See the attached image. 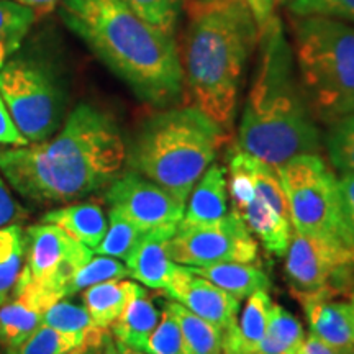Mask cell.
Segmentation results:
<instances>
[{
  "label": "cell",
  "instance_id": "26",
  "mask_svg": "<svg viewBox=\"0 0 354 354\" xmlns=\"http://www.w3.org/2000/svg\"><path fill=\"white\" fill-rule=\"evenodd\" d=\"M37 13L13 0H0V69L20 50Z\"/></svg>",
  "mask_w": 354,
  "mask_h": 354
},
{
  "label": "cell",
  "instance_id": "45",
  "mask_svg": "<svg viewBox=\"0 0 354 354\" xmlns=\"http://www.w3.org/2000/svg\"><path fill=\"white\" fill-rule=\"evenodd\" d=\"M349 304H351V308H353V328H354V292L349 295Z\"/></svg>",
  "mask_w": 354,
  "mask_h": 354
},
{
  "label": "cell",
  "instance_id": "47",
  "mask_svg": "<svg viewBox=\"0 0 354 354\" xmlns=\"http://www.w3.org/2000/svg\"><path fill=\"white\" fill-rule=\"evenodd\" d=\"M220 354H230V353H227V351H221Z\"/></svg>",
  "mask_w": 354,
  "mask_h": 354
},
{
  "label": "cell",
  "instance_id": "44",
  "mask_svg": "<svg viewBox=\"0 0 354 354\" xmlns=\"http://www.w3.org/2000/svg\"><path fill=\"white\" fill-rule=\"evenodd\" d=\"M115 346H117V353L118 354H148L145 351H140V349H133L130 346H125V344L115 342Z\"/></svg>",
  "mask_w": 354,
  "mask_h": 354
},
{
  "label": "cell",
  "instance_id": "42",
  "mask_svg": "<svg viewBox=\"0 0 354 354\" xmlns=\"http://www.w3.org/2000/svg\"><path fill=\"white\" fill-rule=\"evenodd\" d=\"M13 2H19L21 6L26 7H32L33 10H43L48 12L51 8H55L61 0H13Z\"/></svg>",
  "mask_w": 354,
  "mask_h": 354
},
{
  "label": "cell",
  "instance_id": "37",
  "mask_svg": "<svg viewBox=\"0 0 354 354\" xmlns=\"http://www.w3.org/2000/svg\"><path fill=\"white\" fill-rule=\"evenodd\" d=\"M25 216V209L15 201L6 180L0 176V228L19 223Z\"/></svg>",
  "mask_w": 354,
  "mask_h": 354
},
{
  "label": "cell",
  "instance_id": "2",
  "mask_svg": "<svg viewBox=\"0 0 354 354\" xmlns=\"http://www.w3.org/2000/svg\"><path fill=\"white\" fill-rule=\"evenodd\" d=\"M61 20L146 104L166 107L183 95L179 48L123 0H61Z\"/></svg>",
  "mask_w": 354,
  "mask_h": 354
},
{
  "label": "cell",
  "instance_id": "19",
  "mask_svg": "<svg viewBox=\"0 0 354 354\" xmlns=\"http://www.w3.org/2000/svg\"><path fill=\"white\" fill-rule=\"evenodd\" d=\"M41 223L55 225L92 251L99 246L109 227L107 215L95 202L73 203L50 210L43 215Z\"/></svg>",
  "mask_w": 354,
  "mask_h": 354
},
{
  "label": "cell",
  "instance_id": "16",
  "mask_svg": "<svg viewBox=\"0 0 354 354\" xmlns=\"http://www.w3.org/2000/svg\"><path fill=\"white\" fill-rule=\"evenodd\" d=\"M59 299L37 287L13 289L0 305V346L6 351L19 348L43 323V315Z\"/></svg>",
  "mask_w": 354,
  "mask_h": 354
},
{
  "label": "cell",
  "instance_id": "41",
  "mask_svg": "<svg viewBox=\"0 0 354 354\" xmlns=\"http://www.w3.org/2000/svg\"><path fill=\"white\" fill-rule=\"evenodd\" d=\"M107 336V335H105ZM105 336L100 339H91V342H86L79 346L69 349L64 354H102V349H104V342Z\"/></svg>",
  "mask_w": 354,
  "mask_h": 354
},
{
  "label": "cell",
  "instance_id": "15",
  "mask_svg": "<svg viewBox=\"0 0 354 354\" xmlns=\"http://www.w3.org/2000/svg\"><path fill=\"white\" fill-rule=\"evenodd\" d=\"M312 335L342 354H354L353 308L328 290L299 295Z\"/></svg>",
  "mask_w": 354,
  "mask_h": 354
},
{
  "label": "cell",
  "instance_id": "27",
  "mask_svg": "<svg viewBox=\"0 0 354 354\" xmlns=\"http://www.w3.org/2000/svg\"><path fill=\"white\" fill-rule=\"evenodd\" d=\"M25 256V232L19 223L0 228V305L7 302L19 281Z\"/></svg>",
  "mask_w": 354,
  "mask_h": 354
},
{
  "label": "cell",
  "instance_id": "46",
  "mask_svg": "<svg viewBox=\"0 0 354 354\" xmlns=\"http://www.w3.org/2000/svg\"><path fill=\"white\" fill-rule=\"evenodd\" d=\"M279 2H292V0H279Z\"/></svg>",
  "mask_w": 354,
  "mask_h": 354
},
{
  "label": "cell",
  "instance_id": "36",
  "mask_svg": "<svg viewBox=\"0 0 354 354\" xmlns=\"http://www.w3.org/2000/svg\"><path fill=\"white\" fill-rule=\"evenodd\" d=\"M339 198H342V212L344 227H346L349 241L354 248V172L342 174L338 179Z\"/></svg>",
  "mask_w": 354,
  "mask_h": 354
},
{
  "label": "cell",
  "instance_id": "28",
  "mask_svg": "<svg viewBox=\"0 0 354 354\" xmlns=\"http://www.w3.org/2000/svg\"><path fill=\"white\" fill-rule=\"evenodd\" d=\"M43 325L51 326L64 335H73L77 338L88 342V339H99L107 335V330L99 328L86 307H79L68 302V300H59L44 312Z\"/></svg>",
  "mask_w": 354,
  "mask_h": 354
},
{
  "label": "cell",
  "instance_id": "39",
  "mask_svg": "<svg viewBox=\"0 0 354 354\" xmlns=\"http://www.w3.org/2000/svg\"><path fill=\"white\" fill-rule=\"evenodd\" d=\"M0 145L3 146H26L30 145L13 123L6 102L0 95Z\"/></svg>",
  "mask_w": 354,
  "mask_h": 354
},
{
  "label": "cell",
  "instance_id": "3",
  "mask_svg": "<svg viewBox=\"0 0 354 354\" xmlns=\"http://www.w3.org/2000/svg\"><path fill=\"white\" fill-rule=\"evenodd\" d=\"M259 59L241 115L238 148L272 166L317 153L322 135L305 99L281 20L259 35Z\"/></svg>",
  "mask_w": 354,
  "mask_h": 354
},
{
  "label": "cell",
  "instance_id": "4",
  "mask_svg": "<svg viewBox=\"0 0 354 354\" xmlns=\"http://www.w3.org/2000/svg\"><path fill=\"white\" fill-rule=\"evenodd\" d=\"M259 41L240 0H192L180 64L194 107L223 128L233 127L248 57Z\"/></svg>",
  "mask_w": 354,
  "mask_h": 354
},
{
  "label": "cell",
  "instance_id": "38",
  "mask_svg": "<svg viewBox=\"0 0 354 354\" xmlns=\"http://www.w3.org/2000/svg\"><path fill=\"white\" fill-rule=\"evenodd\" d=\"M253 17L259 35L266 32L269 25L276 19V2L277 0H240Z\"/></svg>",
  "mask_w": 354,
  "mask_h": 354
},
{
  "label": "cell",
  "instance_id": "8",
  "mask_svg": "<svg viewBox=\"0 0 354 354\" xmlns=\"http://www.w3.org/2000/svg\"><path fill=\"white\" fill-rule=\"evenodd\" d=\"M0 95L28 143L55 135L64 112V94L53 69L38 57H10L0 69Z\"/></svg>",
  "mask_w": 354,
  "mask_h": 354
},
{
  "label": "cell",
  "instance_id": "32",
  "mask_svg": "<svg viewBox=\"0 0 354 354\" xmlns=\"http://www.w3.org/2000/svg\"><path fill=\"white\" fill-rule=\"evenodd\" d=\"M82 343L86 342L77 336L64 335L41 323V326L25 343H21L19 348L12 349V351H7V354H64Z\"/></svg>",
  "mask_w": 354,
  "mask_h": 354
},
{
  "label": "cell",
  "instance_id": "11",
  "mask_svg": "<svg viewBox=\"0 0 354 354\" xmlns=\"http://www.w3.org/2000/svg\"><path fill=\"white\" fill-rule=\"evenodd\" d=\"M167 251L176 264L189 268L218 263L253 264L259 258L258 241L233 214L210 225H179L167 241Z\"/></svg>",
  "mask_w": 354,
  "mask_h": 354
},
{
  "label": "cell",
  "instance_id": "25",
  "mask_svg": "<svg viewBox=\"0 0 354 354\" xmlns=\"http://www.w3.org/2000/svg\"><path fill=\"white\" fill-rule=\"evenodd\" d=\"M305 339L302 323L282 305L272 304L268 330L254 354H295Z\"/></svg>",
  "mask_w": 354,
  "mask_h": 354
},
{
  "label": "cell",
  "instance_id": "14",
  "mask_svg": "<svg viewBox=\"0 0 354 354\" xmlns=\"http://www.w3.org/2000/svg\"><path fill=\"white\" fill-rule=\"evenodd\" d=\"M165 290L177 304L184 305L203 320L214 323L223 333L236 326L240 300L194 274L187 266L177 264Z\"/></svg>",
  "mask_w": 354,
  "mask_h": 354
},
{
  "label": "cell",
  "instance_id": "30",
  "mask_svg": "<svg viewBox=\"0 0 354 354\" xmlns=\"http://www.w3.org/2000/svg\"><path fill=\"white\" fill-rule=\"evenodd\" d=\"M325 146L331 166L336 171L342 174L354 172V113L328 123Z\"/></svg>",
  "mask_w": 354,
  "mask_h": 354
},
{
  "label": "cell",
  "instance_id": "7",
  "mask_svg": "<svg viewBox=\"0 0 354 354\" xmlns=\"http://www.w3.org/2000/svg\"><path fill=\"white\" fill-rule=\"evenodd\" d=\"M276 167L294 232L342 241L353 248L344 227L338 177L325 159L318 153L297 154Z\"/></svg>",
  "mask_w": 354,
  "mask_h": 354
},
{
  "label": "cell",
  "instance_id": "20",
  "mask_svg": "<svg viewBox=\"0 0 354 354\" xmlns=\"http://www.w3.org/2000/svg\"><path fill=\"white\" fill-rule=\"evenodd\" d=\"M240 320L233 330L223 333V351L230 354H254L268 330L272 300L268 290H258L246 297Z\"/></svg>",
  "mask_w": 354,
  "mask_h": 354
},
{
  "label": "cell",
  "instance_id": "13",
  "mask_svg": "<svg viewBox=\"0 0 354 354\" xmlns=\"http://www.w3.org/2000/svg\"><path fill=\"white\" fill-rule=\"evenodd\" d=\"M228 172L232 214L245 223L268 253L286 256L294 232L289 216L282 215L277 207L254 187L251 177L233 156L230 158Z\"/></svg>",
  "mask_w": 354,
  "mask_h": 354
},
{
  "label": "cell",
  "instance_id": "12",
  "mask_svg": "<svg viewBox=\"0 0 354 354\" xmlns=\"http://www.w3.org/2000/svg\"><path fill=\"white\" fill-rule=\"evenodd\" d=\"M105 198L110 209L125 216L145 234L161 233L172 238L185 210L184 202L131 169L109 184Z\"/></svg>",
  "mask_w": 354,
  "mask_h": 354
},
{
  "label": "cell",
  "instance_id": "31",
  "mask_svg": "<svg viewBox=\"0 0 354 354\" xmlns=\"http://www.w3.org/2000/svg\"><path fill=\"white\" fill-rule=\"evenodd\" d=\"M130 277L127 264H123L117 258L110 256H92L82 268L77 269V272L71 277L66 295H74L76 292H81L87 287L100 284V282L115 281V279H127Z\"/></svg>",
  "mask_w": 354,
  "mask_h": 354
},
{
  "label": "cell",
  "instance_id": "43",
  "mask_svg": "<svg viewBox=\"0 0 354 354\" xmlns=\"http://www.w3.org/2000/svg\"><path fill=\"white\" fill-rule=\"evenodd\" d=\"M102 354H118L117 353V346H115L113 336H110L109 333H107V336H105L104 349H102Z\"/></svg>",
  "mask_w": 354,
  "mask_h": 354
},
{
  "label": "cell",
  "instance_id": "35",
  "mask_svg": "<svg viewBox=\"0 0 354 354\" xmlns=\"http://www.w3.org/2000/svg\"><path fill=\"white\" fill-rule=\"evenodd\" d=\"M289 10L295 17L322 15L354 26V0H292Z\"/></svg>",
  "mask_w": 354,
  "mask_h": 354
},
{
  "label": "cell",
  "instance_id": "17",
  "mask_svg": "<svg viewBox=\"0 0 354 354\" xmlns=\"http://www.w3.org/2000/svg\"><path fill=\"white\" fill-rule=\"evenodd\" d=\"M228 215V177L227 167L212 165L207 167L187 198V209L180 225L197 227V225L215 223Z\"/></svg>",
  "mask_w": 354,
  "mask_h": 354
},
{
  "label": "cell",
  "instance_id": "5",
  "mask_svg": "<svg viewBox=\"0 0 354 354\" xmlns=\"http://www.w3.org/2000/svg\"><path fill=\"white\" fill-rule=\"evenodd\" d=\"M223 143L225 130L202 110L167 109L141 125L127 161L131 171L185 203Z\"/></svg>",
  "mask_w": 354,
  "mask_h": 354
},
{
  "label": "cell",
  "instance_id": "21",
  "mask_svg": "<svg viewBox=\"0 0 354 354\" xmlns=\"http://www.w3.org/2000/svg\"><path fill=\"white\" fill-rule=\"evenodd\" d=\"M141 290L143 287L136 282L127 281V279H115V281L100 282V284L84 289L82 302L92 322L99 328L107 330L122 315L128 302Z\"/></svg>",
  "mask_w": 354,
  "mask_h": 354
},
{
  "label": "cell",
  "instance_id": "29",
  "mask_svg": "<svg viewBox=\"0 0 354 354\" xmlns=\"http://www.w3.org/2000/svg\"><path fill=\"white\" fill-rule=\"evenodd\" d=\"M143 236L145 233L138 227H135L118 212L110 209L107 232L94 253L125 261L131 254V251L138 246V243L143 240Z\"/></svg>",
  "mask_w": 354,
  "mask_h": 354
},
{
  "label": "cell",
  "instance_id": "10",
  "mask_svg": "<svg viewBox=\"0 0 354 354\" xmlns=\"http://www.w3.org/2000/svg\"><path fill=\"white\" fill-rule=\"evenodd\" d=\"M286 276L295 297L318 290L346 294L354 284V250L342 241L292 232Z\"/></svg>",
  "mask_w": 354,
  "mask_h": 354
},
{
  "label": "cell",
  "instance_id": "23",
  "mask_svg": "<svg viewBox=\"0 0 354 354\" xmlns=\"http://www.w3.org/2000/svg\"><path fill=\"white\" fill-rule=\"evenodd\" d=\"M159 320H161V313L143 289L128 302L122 315L112 323L110 328H112L115 342L143 351L149 335L156 328Z\"/></svg>",
  "mask_w": 354,
  "mask_h": 354
},
{
  "label": "cell",
  "instance_id": "24",
  "mask_svg": "<svg viewBox=\"0 0 354 354\" xmlns=\"http://www.w3.org/2000/svg\"><path fill=\"white\" fill-rule=\"evenodd\" d=\"M166 307L179 323L185 354H220L223 351V331L218 326L203 320L176 300L166 302Z\"/></svg>",
  "mask_w": 354,
  "mask_h": 354
},
{
  "label": "cell",
  "instance_id": "6",
  "mask_svg": "<svg viewBox=\"0 0 354 354\" xmlns=\"http://www.w3.org/2000/svg\"><path fill=\"white\" fill-rule=\"evenodd\" d=\"M292 30L297 77L315 120L354 113V26L308 15L297 17Z\"/></svg>",
  "mask_w": 354,
  "mask_h": 354
},
{
  "label": "cell",
  "instance_id": "18",
  "mask_svg": "<svg viewBox=\"0 0 354 354\" xmlns=\"http://www.w3.org/2000/svg\"><path fill=\"white\" fill-rule=\"evenodd\" d=\"M171 238L161 233H148L138 246L125 259L130 277L136 279L149 289H162L167 286L177 264L171 259L167 241Z\"/></svg>",
  "mask_w": 354,
  "mask_h": 354
},
{
  "label": "cell",
  "instance_id": "22",
  "mask_svg": "<svg viewBox=\"0 0 354 354\" xmlns=\"http://www.w3.org/2000/svg\"><path fill=\"white\" fill-rule=\"evenodd\" d=\"M189 268V266H187ZM190 271L201 276L238 300L250 297L258 290H269L271 279L256 264L218 263L209 266H194Z\"/></svg>",
  "mask_w": 354,
  "mask_h": 354
},
{
  "label": "cell",
  "instance_id": "9",
  "mask_svg": "<svg viewBox=\"0 0 354 354\" xmlns=\"http://www.w3.org/2000/svg\"><path fill=\"white\" fill-rule=\"evenodd\" d=\"M94 256V251L50 223L25 230L24 266L15 289L37 287L63 300L71 277Z\"/></svg>",
  "mask_w": 354,
  "mask_h": 354
},
{
  "label": "cell",
  "instance_id": "1",
  "mask_svg": "<svg viewBox=\"0 0 354 354\" xmlns=\"http://www.w3.org/2000/svg\"><path fill=\"white\" fill-rule=\"evenodd\" d=\"M127 145L113 117L79 104L63 128L41 143L0 148V172L21 197L41 203L76 201L122 174Z\"/></svg>",
  "mask_w": 354,
  "mask_h": 354
},
{
  "label": "cell",
  "instance_id": "40",
  "mask_svg": "<svg viewBox=\"0 0 354 354\" xmlns=\"http://www.w3.org/2000/svg\"><path fill=\"white\" fill-rule=\"evenodd\" d=\"M295 354H342V353H338L336 349L323 343L322 339H318L315 335L310 333L307 338L304 339V343L300 344V348L297 349V353Z\"/></svg>",
  "mask_w": 354,
  "mask_h": 354
},
{
  "label": "cell",
  "instance_id": "33",
  "mask_svg": "<svg viewBox=\"0 0 354 354\" xmlns=\"http://www.w3.org/2000/svg\"><path fill=\"white\" fill-rule=\"evenodd\" d=\"M123 2L148 24L171 35H174L177 19L185 6V0H123Z\"/></svg>",
  "mask_w": 354,
  "mask_h": 354
},
{
  "label": "cell",
  "instance_id": "34",
  "mask_svg": "<svg viewBox=\"0 0 354 354\" xmlns=\"http://www.w3.org/2000/svg\"><path fill=\"white\" fill-rule=\"evenodd\" d=\"M143 351L148 354H185L180 326L166 305L161 313V320L149 335Z\"/></svg>",
  "mask_w": 354,
  "mask_h": 354
}]
</instances>
